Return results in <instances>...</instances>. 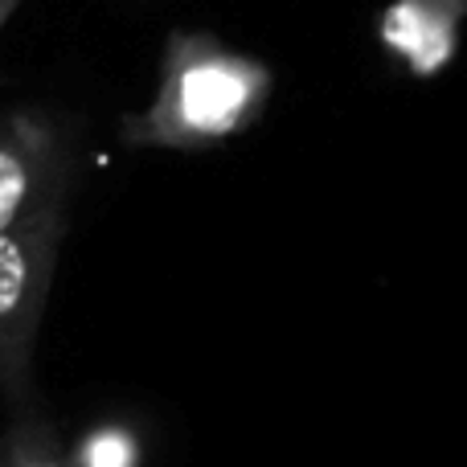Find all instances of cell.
Here are the masks:
<instances>
[{
	"label": "cell",
	"mask_w": 467,
	"mask_h": 467,
	"mask_svg": "<svg viewBox=\"0 0 467 467\" xmlns=\"http://www.w3.org/2000/svg\"><path fill=\"white\" fill-rule=\"evenodd\" d=\"M275 95V70L254 54L230 49L202 29L169 33L161 78L140 111L123 115L119 140L128 148L210 152L254 128Z\"/></svg>",
	"instance_id": "6da1fadb"
},
{
	"label": "cell",
	"mask_w": 467,
	"mask_h": 467,
	"mask_svg": "<svg viewBox=\"0 0 467 467\" xmlns=\"http://www.w3.org/2000/svg\"><path fill=\"white\" fill-rule=\"evenodd\" d=\"M70 197L37 205L0 230V402L8 414L37 402L33 357L66 242Z\"/></svg>",
	"instance_id": "7a4b0ae2"
},
{
	"label": "cell",
	"mask_w": 467,
	"mask_h": 467,
	"mask_svg": "<svg viewBox=\"0 0 467 467\" xmlns=\"http://www.w3.org/2000/svg\"><path fill=\"white\" fill-rule=\"evenodd\" d=\"M78 172L74 131L49 111H16L0 123V230L37 205L70 197Z\"/></svg>",
	"instance_id": "3957f363"
},
{
	"label": "cell",
	"mask_w": 467,
	"mask_h": 467,
	"mask_svg": "<svg viewBox=\"0 0 467 467\" xmlns=\"http://www.w3.org/2000/svg\"><path fill=\"white\" fill-rule=\"evenodd\" d=\"M467 0H389L378 16V46L410 78H439L455 62Z\"/></svg>",
	"instance_id": "277c9868"
},
{
	"label": "cell",
	"mask_w": 467,
	"mask_h": 467,
	"mask_svg": "<svg viewBox=\"0 0 467 467\" xmlns=\"http://www.w3.org/2000/svg\"><path fill=\"white\" fill-rule=\"evenodd\" d=\"M148 439L128 419H99L66 447V467H144Z\"/></svg>",
	"instance_id": "5b68a950"
},
{
	"label": "cell",
	"mask_w": 467,
	"mask_h": 467,
	"mask_svg": "<svg viewBox=\"0 0 467 467\" xmlns=\"http://www.w3.org/2000/svg\"><path fill=\"white\" fill-rule=\"evenodd\" d=\"M0 467H66V443L37 402L8 414V427L0 431Z\"/></svg>",
	"instance_id": "8992f818"
},
{
	"label": "cell",
	"mask_w": 467,
	"mask_h": 467,
	"mask_svg": "<svg viewBox=\"0 0 467 467\" xmlns=\"http://www.w3.org/2000/svg\"><path fill=\"white\" fill-rule=\"evenodd\" d=\"M16 8H21V0H0V29L8 25V16H13Z\"/></svg>",
	"instance_id": "52a82bcc"
}]
</instances>
